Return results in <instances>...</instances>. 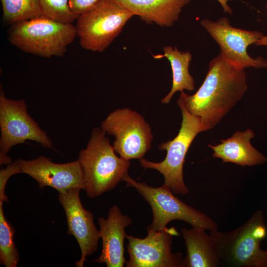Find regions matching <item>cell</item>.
<instances>
[{"mask_svg": "<svg viewBox=\"0 0 267 267\" xmlns=\"http://www.w3.org/2000/svg\"><path fill=\"white\" fill-rule=\"evenodd\" d=\"M247 89L244 69L229 63L220 53L210 61L198 90L191 95L181 91L178 100L210 130L241 99Z\"/></svg>", "mask_w": 267, "mask_h": 267, "instance_id": "1", "label": "cell"}, {"mask_svg": "<svg viewBox=\"0 0 267 267\" xmlns=\"http://www.w3.org/2000/svg\"><path fill=\"white\" fill-rule=\"evenodd\" d=\"M106 133L96 128L78 161L82 170L84 190L93 198L113 189L128 174L130 162L115 154Z\"/></svg>", "mask_w": 267, "mask_h": 267, "instance_id": "2", "label": "cell"}, {"mask_svg": "<svg viewBox=\"0 0 267 267\" xmlns=\"http://www.w3.org/2000/svg\"><path fill=\"white\" fill-rule=\"evenodd\" d=\"M218 250L220 267H267V251L261 248L267 235L262 211L228 232L210 231Z\"/></svg>", "mask_w": 267, "mask_h": 267, "instance_id": "3", "label": "cell"}, {"mask_svg": "<svg viewBox=\"0 0 267 267\" xmlns=\"http://www.w3.org/2000/svg\"><path fill=\"white\" fill-rule=\"evenodd\" d=\"M77 36L76 26L42 16L14 24L9 42L21 50L43 57L63 56Z\"/></svg>", "mask_w": 267, "mask_h": 267, "instance_id": "4", "label": "cell"}, {"mask_svg": "<svg viewBox=\"0 0 267 267\" xmlns=\"http://www.w3.org/2000/svg\"><path fill=\"white\" fill-rule=\"evenodd\" d=\"M128 186L134 187L149 203L153 212V220L147 230L160 231L173 220L185 222L192 226L206 230H217L218 224L206 214L191 207L176 197L165 184L153 187L143 182H138L128 174L122 179Z\"/></svg>", "mask_w": 267, "mask_h": 267, "instance_id": "5", "label": "cell"}, {"mask_svg": "<svg viewBox=\"0 0 267 267\" xmlns=\"http://www.w3.org/2000/svg\"><path fill=\"white\" fill-rule=\"evenodd\" d=\"M181 109L182 122L178 135L172 140L161 143L160 150H166L165 159L160 162H153L143 158L139 159L142 167L158 171L164 176V184L169 187L174 194L186 195L189 189L185 185L183 176V166L189 147L200 132L210 130L199 118L192 115L178 100Z\"/></svg>", "mask_w": 267, "mask_h": 267, "instance_id": "6", "label": "cell"}, {"mask_svg": "<svg viewBox=\"0 0 267 267\" xmlns=\"http://www.w3.org/2000/svg\"><path fill=\"white\" fill-rule=\"evenodd\" d=\"M133 15L114 0H103L77 19L76 27L81 46L87 50L103 51Z\"/></svg>", "mask_w": 267, "mask_h": 267, "instance_id": "7", "label": "cell"}, {"mask_svg": "<svg viewBox=\"0 0 267 267\" xmlns=\"http://www.w3.org/2000/svg\"><path fill=\"white\" fill-rule=\"evenodd\" d=\"M101 129L115 136L112 147L126 160L143 158L151 147V129L143 117L128 108L111 112L101 122Z\"/></svg>", "mask_w": 267, "mask_h": 267, "instance_id": "8", "label": "cell"}, {"mask_svg": "<svg viewBox=\"0 0 267 267\" xmlns=\"http://www.w3.org/2000/svg\"><path fill=\"white\" fill-rule=\"evenodd\" d=\"M0 152L7 154L13 146L31 140L43 147L54 149L46 133L28 114L23 99L7 98L1 89L0 93Z\"/></svg>", "mask_w": 267, "mask_h": 267, "instance_id": "9", "label": "cell"}, {"mask_svg": "<svg viewBox=\"0 0 267 267\" xmlns=\"http://www.w3.org/2000/svg\"><path fill=\"white\" fill-rule=\"evenodd\" d=\"M220 47V53L229 63L240 68H267V60L263 57L254 58L247 52V47L264 37L259 31H248L232 27L227 17L212 21L207 18L201 21Z\"/></svg>", "mask_w": 267, "mask_h": 267, "instance_id": "10", "label": "cell"}, {"mask_svg": "<svg viewBox=\"0 0 267 267\" xmlns=\"http://www.w3.org/2000/svg\"><path fill=\"white\" fill-rule=\"evenodd\" d=\"M147 232L144 238L126 236L129 255L127 267H183L182 254L171 251L173 237L179 236L174 227Z\"/></svg>", "mask_w": 267, "mask_h": 267, "instance_id": "11", "label": "cell"}, {"mask_svg": "<svg viewBox=\"0 0 267 267\" xmlns=\"http://www.w3.org/2000/svg\"><path fill=\"white\" fill-rule=\"evenodd\" d=\"M81 189L73 188L64 193H59L58 201L63 207L68 224L67 233L73 235L81 249V257L76 262L77 267H83L86 257L97 250L100 237L99 230L94 223L93 215L85 209L81 202Z\"/></svg>", "mask_w": 267, "mask_h": 267, "instance_id": "12", "label": "cell"}, {"mask_svg": "<svg viewBox=\"0 0 267 267\" xmlns=\"http://www.w3.org/2000/svg\"><path fill=\"white\" fill-rule=\"evenodd\" d=\"M20 159L21 173L35 179L41 188L48 186L59 193L73 188L84 189L83 174L78 160L56 164L44 156L29 160Z\"/></svg>", "mask_w": 267, "mask_h": 267, "instance_id": "13", "label": "cell"}, {"mask_svg": "<svg viewBox=\"0 0 267 267\" xmlns=\"http://www.w3.org/2000/svg\"><path fill=\"white\" fill-rule=\"evenodd\" d=\"M132 219L123 215L117 205L111 206L108 217H99L98 224L102 250L100 257L94 262L105 263L107 267H123L126 263L124 257V241L126 238L125 227L132 222Z\"/></svg>", "mask_w": 267, "mask_h": 267, "instance_id": "14", "label": "cell"}, {"mask_svg": "<svg viewBox=\"0 0 267 267\" xmlns=\"http://www.w3.org/2000/svg\"><path fill=\"white\" fill-rule=\"evenodd\" d=\"M255 134L251 129L237 131L226 139L217 145L209 144L213 151V156L222 159V163H232L245 167L263 164L267 158L255 148L250 140Z\"/></svg>", "mask_w": 267, "mask_h": 267, "instance_id": "15", "label": "cell"}, {"mask_svg": "<svg viewBox=\"0 0 267 267\" xmlns=\"http://www.w3.org/2000/svg\"><path fill=\"white\" fill-rule=\"evenodd\" d=\"M147 24L173 26L190 0H114Z\"/></svg>", "mask_w": 267, "mask_h": 267, "instance_id": "16", "label": "cell"}, {"mask_svg": "<svg viewBox=\"0 0 267 267\" xmlns=\"http://www.w3.org/2000/svg\"><path fill=\"white\" fill-rule=\"evenodd\" d=\"M181 233L185 241L186 255L183 267H218L220 259L213 236L206 230L196 227L182 228Z\"/></svg>", "mask_w": 267, "mask_h": 267, "instance_id": "17", "label": "cell"}, {"mask_svg": "<svg viewBox=\"0 0 267 267\" xmlns=\"http://www.w3.org/2000/svg\"><path fill=\"white\" fill-rule=\"evenodd\" d=\"M163 55H153L154 58H167L170 61L172 73L173 84L169 93L161 100V103L167 104L170 102L175 93L186 89L194 90V81L189 72V67L192 59L189 52H181L177 47L166 46L163 48Z\"/></svg>", "mask_w": 267, "mask_h": 267, "instance_id": "18", "label": "cell"}, {"mask_svg": "<svg viewBox=\"0 0 267 267\" xmlns=\"http://www.w3.org/2000/svg\"><path fill=\"white\" fill-rule=\"evenodd\" d=\"M3 19L8 24H15L41 17L40 0H0Z\"/></svg>", "mask_w": 267, "mask_h": 267, "instance_id": "19", "label": "cell"}, {"mask_svg": "<svg viewBox=\"0 0 267 267\" xmlns=\"http://www.w3.org/2000/svg\"><path fill=\"white\" fill-rule=\"evenodd\" d=\"M0 202V263L6 267H16L19 252L14 241L15 229L5 218Z\"/></svg>", "mask_w": 267, "mask_h": 267, "instance_id": "20", "label": "cell"}, {"mask_svg": "<svg viewBox=\"0 0 267 267\" xmlns=\"http://www.w3.org/2000/svg\"><path fill=\"white\" fill-rule=\"evenodd\" d=\"M40 5L43 15L56 21L72 23L79 16L70 9L69 0H40Z\"/></svg>", "mask_w": 267, "mask_h": 267, "instance_id": "21", "label": "cell"}, {"mask_svg": "<svg viewBox=\"0 0 267 267\" xmlns=\"http://www.w3.org/2000/svg\"><path fill=\"white\" fill-rule=\"evenodd\" d=\"M18 173H21L20 159L8 165L5 169L0 170V202L3 203L8 201L4 193L6 182L11 176Z\"/></svg>", "mask_w": 267, "mask_h": 267, "instance_id": "22", "label": "cell"}, {"mask_svg": "<svg viewBox=\"0 0 267 267\" xmlns=\"http://www.w3.org/2000/svg\"><path fill=\"white\" fill-rule=\"evenodd\" d=\"M103 0H69L71 10L79 16L90 11Z\"/></svg>", "mask_w": 267, "mask_h": 267, "instance_id": "23", "label": "cell"}, {"mask_svg": "<svg viewBox=\"0 0 267 267\" xmlns=\"http://www.w3.org/2000/svg\"><path fill=\"white\" fill-rule=\"evenodd\" d=\"M223 8L224 12H227L230 14H232V10L228 5V0H217Z\"/></svg>", "mask_w": 267, "mask_h": 267, "instance_id": "24", "label": "cell"}, {"mask_svg": "<svg viewBox=\"0 0 267 267\" xmlns=\"http://www.w3.org/2000/svg\"><path fill=\"white\" fill-rule=\"evenodd\" d=\"M11 159L10 158L6 156V154H5L3 153L0 152V164H11Z\"/></svg>", "mask_w": 267, "mask_h": 267, "instance_id": "25", "label": "cell"}, {"mask_svg": "<svg viewBox=\"0 0 267 267\" xmlns=\"http://www.w3.org/2000/svg\"><path fill=\"white\" fill-rule=\"evenodd\" d=\"M255 44L257 46L265 45L267 46V35H264L263 37L257 41Z\"/></svg>", "mask_w": 267, "mask_h": 267, "instance_id": "26", "label": "cell"}, {"mask_svg": "<svg viewBox=\"0 0 267 267\" xmlns=\"http://www.w3.org/2000/svg\"><path fill=\"white\" fill-rule=\"evenodd\" d=\"M266 9H267V6H266Z\"/></svg>", "mask_w": 267, "mask_h": 267, "instance_id": "27", "label": "cell"}]
</instances>
